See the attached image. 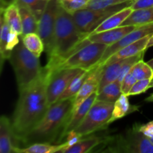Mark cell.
Segmentation results:
<instances>
[{
	"instance_id": "836d02e7",
	"label": "cell",
	"mask_w": 153,
	"mask_h": 153,
	"mask_svg": "<svg viewBox=\"0 0 153 153\" xmlns=\"http://www.w3.org/2000/svg\"><path fill=\"white\" fill-rule=\"evenodd\" d=\"M137 79L132 75V73H131V71L125 76V78L123 79V82H121V90H122V94H126V95L128 96V93H129L130 90L131 89V88L133 87V85H134L136 82H137Z\"/></svg>"
},
{
	"instance_id": "8992f818",
	"label": "cell",
	"mask_w": 153,
	"mask_h": 153,
	"mask_svg": "<svg viewBox=\"0 0 153 153\" xmlns=\"http://www.w3.org/2000/svg\"><path fill=\"white\" fill-rule=\"evenodd\" d=\"M108 46V45L100 43H91L86 45L57 66L48 76H46V80L55 72L64 69L88 70L94 68L101 59Z\"/></svg>"
},
{
	"instance_id": "2e32d148",
	"label": "cell",
	"mask_w": 153,
	"mask_h": 153,
	"mask_svg": "<svg viewBox=\"0 0 153 153\" xmlns=\"http://www.w3.org/2000/svg\"><path fill=\"white\" fill-rule=\"evenodd\" d=\"M151 36L152 35L146 36V37L137 40V41L134 42V43L122 48L116 53L112 55L103 64H108L111 63L121 61V60L134 56V55H137L142 52H144L146 50V46H147L148 41H149Z\"/></svg>"
},
{
	"instance_id": "e0dca14e",
	"label": "cell",
	"mask_w": 153,
	"mask_h": 153,
	"mask_svg": "<svg viewBox=\"0 0 153 153\" xmlns=\"http://www.w3.org/2000/svg\"><path fill=\"white\" fill-rule=\"evenodd\" d=\"M1 13L4 15V19L10 26V29L16 31L19 35H22V22L19 4L16 0H12L8 4H1Z\"/></svg>"
},
{
	"instance_id": "4316f807",
	"label": "cell",
	"mask_w": 153,
	"mask_h": 153,
	"mask_svg": "<svg viewBox=\"0 0 153 153\" xmlns=\"http://www.w3.org/2000/svg\"><path fill=\"white\" fill-rule=\"evenodd\" d=\"M121 95V82L116 80L105 86L101 91H99L97 100L114 103Z\"/></svg>"
},
{
	"instance_id": "60d3db41",
	"label": "cell",
	"mask_w": 153,
	"mask_h": 153,
	"mask_svg": "<svg viewBox=\"0 0 153 153\" xmlns=\"http://www.w3.org/2000/svg\"><path fill=\"white\" fill-rule=\"evenodd\" d=\"M149 140H150V141L153 143V137H149Z\"/></svg>"
},
{
	"instance_id": "9c48e42d",
	"label": "cell",
	"mask_w": 153,
	"mask_h": 153,
	"mask_svg": "<svg viewBox=\"0 0 153 153\" xmlns=\"http://www.w3.org/2000/svg\"><path fill=\"white\" fill-rule=\"evenodd\" d=\"M59 3L58 0H49L38 21L37 34L43 40L47 57L50 56L54 46L55 25Z\"/></svg>"
},
{
	"instance_id": "7bdbcfd3",
	"label": "cell",
	"mask_w": 153,
	"mask_h": 153,
	"mask_svg": "<svg viewBox=\"0 0 153 153\" xmlns=\"http://www.w3.org/2000/svg\"><path fill=\"white\" fill-rule=\"evenodd\" d=\"M90 1H91V0H90Z\"/></svg>"
},
{
	"instance_id": "7c38bea8",
	"label": "cell",
	"mask_w": 153,
	"mask_h": 153,
	"mask_svg": "<svg viewBox=\"0 0 153 153\" xmlns=\"http://www.w3.org/2000/svg\"><path fill=\"white\" fill-rule=\"evenodd\" d=\"M105 64H102V65H97L93 69L89 77L87 79V80L85 81L84 85H82L81 89L75 97L73 111L79 107L81 103L85 101L91 94L95 92H98Z\"/></svg>"
},
{
	"instance_id": "d6a6232c",
	"label": "cell",
	"mask_w": 153,
	"mask_h": 153,
	"mask_svg": "<svg viewBox=\"0 0 153 153\" xmlns=\"http://www.w3.org/2000/svg\"><path fill=\"white\" fill-rule=\"evenodd\" d=\"M153 78L152 79H142V80H137L134 83L131 89L130 90L128 96H135L140 95V94L145 93L148 89L153 88Z\"/></svg>"
},
{
	"instance_id": "ba28073f",
	"label": "cell",
	"mask_w": 153,
	"mask_h": 153,
	"mask_svg": "<svg viewBox=\"0 0 153 153\" xmlns=\"http://www.w3.org/2000/svg\"><path fill=\"white\" fill-rule=\"evenodd\" d=\"M114 103L97 100L93 104L84 120L75 131L84 137L109 125Z\"/></svg>"
},
{
	"instance_id": "9a60e30c",
	"label": "cell",
	"mask_w": 153,
	"mask_h": 153,
	"mask_svg": "<svg viewBox=\"0 0 153 153\" xmlns=\"http://www.w3.org/2000/svg\"><path fill=\"white\" fill-rule=\"evenodd\" d=\"M137 26L139 25H126L100 33H91L88 35V38L91 43H100L110 46L123 38Z\"/></svg>"
},
{
	"instance_id": "83f0119b",
	"label": "cell",
	"mask_w": 153,
	"mask_h": 153,
	"mask_svg": "<svg viewBox=\"0 0 153 153\" xmlns=\"http://www.w3.org/2000/svg\"><path fill=\"white\" fill-rule=\"evenodd\" d=\"M20 38L24 46L34 55L40 58L45 50L43 40L37 33H29L25 35H20Z\"/></svg>"
},
{
	"instance_id": "f1b7e54d",
	"label": "cell",
	"mask_w": 153,
	"mask_h": 153,
	"mask_svg": "<svg viewBox=\"0 0 153 153\" xmlns=\"http://www.w3.org/2000/svg\"><path fill=\"white\" fill-rule=\"evenodd\" d=\"M131 73L133 76L136 78L137 80H142V79H152L153 78V70L152 67L147 64V62H144L143 59L137 61L131 69Z\"/></svg>"
},
{
	"instance_id": "6da1fadb",
	"label": "cell",
	"mask_w": 153,
	"mask_h": 153,
	"mask_svg": "<svg viewBox=\"0 0 153 153\" xmlns=\"http://www.w3.org/2000/svg\"><path fill=\"white\" fill-rule=\"evenodd\" d=\"M47 80L44 71L30 85L19 91L12 117V126L20 143L38 124L49 108Z\"/></svg>"
},
{
	"instance_id": "8d00e7d4",
	"label": "cell",
	"mask_w": 153,
	"mask_h": 153,
	"mask_svg": "<svg viewBox=\"0 0 153 153\" xmlns=\"http://www.w3.org/2000/svg\"><path fill=\"white\" fill-rule=\"evenodd\" d=\"M140 130L146 136L151 137L153 134V120L144 124V125H140Z\"/></svg>"
},
{
	"instance_id": "ab89813d",
	"label": "cell",
	"mask_w": 153,
	"mask_h": 153,
	"mask_svg": "<svg viewBox=\"0 0 153 153\" xmlns=\"http://www.w3.org/2000/svg\"><path fill=\"white\" fill-rule=\"evenodd\" d=\"M147 64H149V65L151 67H152V69L153 70V58H152V59L149 60V61L147 62Z\"/></svg>"
},
{
	"instance_id": "44dd1931",
	"label": "cell",
	"mask_w": 153,
	"mask_h": 153,
	"mask_svg": "<svg viewBox=\"0 0 153 153\" xmlns=\"http://www.w3.org/2000/svg\"><path fill=\"white\" fill-rule=\"evenodd\" d=\"M66 148V143L52 144L48 143H35L25 147H17L14 153H55L60 152Z\"/></svg>"
},
{
	"instance_id": "3957f363",
	"label": "cell",
	"mask_w": 153,
	"mask_h": 153,
	"mask_svg": "<svg viewBox=\"0 0 153 153\" xmlns=\"http://www.w3.org/2000/svg\"><path fill=\"white\" fill-rule=\"evenodd\" d=\"M75 97L50 105L41 120L22 141L24 147L35 143L60 144L61 136L74 106Z\"/></svg>"
},
{
	"instance_id": "cb8c5ba5",
	"label": "cell",
	"mask_w": 153,
	"mask_h": 153,
	"mask_svg": "<svg viewBox=\"0 0 153 153\" xmlns=\"http://www.w3.org/2000/svg\"><path fill=\"white\" fill-rule=\"evenodd\" d=\"M19 7V13L22 22V35L29 33H37L38 30V21L37 20L32 12L24 4L18 2Z\"/></svg>"
},
{
	"instance_id": "277c9868",
	"label": "cell",
	"mask_w": 153,
	"mask_h": 153,
	"mask_svg": "<svg viewBox=\"0 0 153 153\" xmlns=\"http://www.w3.org/2000/svg\"><path fill=\"white\" fill-rule=\"evenodd\" d=\"M8 60L14 71L19 91L34 82L43 71L39 58L24 46L21 38Z\"/></svg>"
},
{
	"instance_id": "ffe728a7",
	"label": "cell",
	"mask_w": 153,
	"mask_h": 153,
	"mask_svg": "<svg viewBox=\"0 0 153 153\" xmlns=\"http://www.w3.org/2000/svg\"><path fill=\"white\" fill-rule=\"evenodd\" d=\"M153 22V7L133 10L121 26L143 25Z\"/></svg>"
},
{
	"instance_id": "7402d4cb",
	"label": "cell",
	"mask_w": 153,
	"mask_h": 153,
	"mask_svg": "<svg viewBox=\"0 0 153 153\" xmlns=\"http://www.w3.org/2000/svg\"><path fill=\"white\" fill-rule=\"evenodd\" d=\"M93 69L88 70H82V71H81L80 73L73 79V81L70 82V84L68 85V87L66 88L65 91L63 92V94H61V97H59L58 102L61 101V100H67V99L76 97V94H78L79 90L81 89L82 85H83L84 83L85 82V81H86L87 79L89 77L90 74H91Z\"/></svg>"
},
{
	"instance_id": "8fae6325",
	"label": "cell",
	"mask_w": 153,
	"mask_h": 153,
	"mask_svg": "<svg viewBox=\"0 0 153 153\" xmlns=\"http://www.w3.org/2000/svg\"><path fill=\"white\" fill-rule=\"evenodd\" d=\"M153 34V22L146 24V25H139L134 30L128 33L123 38L121 39L117 43L110 45L107 47L106 50L105 51L104 54L102 56L101 59L100 60L97 65H102L104 64L112 55L116 53L117 52L121 49L122 48L128 46V44L137 41L143 37L148 35H152Z\"/></svg>"
},
{
	"instance_id": "30bf717a",
	"label": "cell",
	"mask_w": 153,
	"mask_h": 153,
	"mask_svg": "<svg viewBox=\"0 0 153 153\" xmlns=\"http://www.w3.org/2000/svg\"><path fill=\"white\" fill-rule=\"evenodd\" d=\"M82 70V69H64L55 72L48 79L46 94L49 106L58 102L70 82Z\"/></svg>"
},
{
	"instance_id": "7a4b0ae2",
	"label": "cell",
	"mask_w": 153,
	"mask_h": 153,
	"mask_svg": "<svg viewBox=\"0 0 153 153\" xmlns=\"http://www.w3.org/2000/svg\"><path fill=\"white\" fill-rule=\"evenodd\" d=\"M89 34L82 33L76 25L73 16L59 4L55 25L54 46L50 56L48 57L43 70L48 76L55 67L65 61L74 52L91 43Z\"/></svg>"
},
{
	"instance_id": "d4e9b609",
	"label": "cell",
	"mask_w": 153,
	"mask_h": 153,
	"mask_svg": "<svg viewBox=\"0 0 153 153\" xmlns=\"http://www.w3.org/2000/svg\"><path fill=\"white\" fill-rule=\"evenodd\" d=\"M137 109V107L131 106L128 102V96L122 94L120 98L114 102L112 116L110 120L109 123H112L117 120L121 119L125 116L128 115L131 112L135 111Z\"/></svg>"
},
{
	"instance_id": "4fadbf2b",
	"label": "cell",
	"mask_w": 153,
	"mask_h": 153,
	"mask_svg": "<svg viewBox=\"0 0 153 153\" xmlns=\"http://www.w3.org/2000/svg\"><path fill=\"white\" fill-rule=\"evenodd\" d=\"M97 94L98 93L95 92L91 94L90 97H88L86 100L81 103L80 105L76 108L75 110L72 111L71 115L67 121L66 126L63 131L62 136L61 139V143H64V140L66 138V136L70 131L76 129L78 127L80 126L82 121L85 118V117L88 114V111H90L91 108L92 107L93 104L97 99Z\"/></svg>"
},
{
	"instance_id": "603a6c76",
	"label": "cell",
	"mask_w": 153,
	"mask_h": 153,
	"mask_svg": "<svg viewBox=\"0 0 153 153\" xmlns=\"http://www.w3.org/2000/svg\"><path fill=\"white\" fill-rule=\"evenodd\" d=\"M124 62H125V59L108 64H105L104 71H103L102 76L100 81L98 92L107 85L117 80L120 75Z\"/></svg>"
},
{
	"instance_id": "4dcf8cb0",
	"label": "cell",
	"mask_w": 153,
	"mask_h": 153,
	"mask_svg": "<svg viewBox=\"0 0 153 153\" xmlns=\"http://www.w3.org/2000/svg\"><path fill=\"white\" fill-rule=\"evenodd\" d=\"M60 6L66 11L73 14L77 10L86 8L90 0H58Z\"/></svg>"
},
{
	"instance_id": "ac0fdd59",
	"label": "cell",
	"mask_w": 153,
	"mask_h": 153,
	"mask_svg": "<svg viewBox=\"0 0 153 153\" xmlns=\"http://www.w3.org/2000/svg\"><path fill=\"white\" fill-rule=\"evenodd\" d=\"M104 141L102 137L95 135H88L82 137L76 144L62 149V153H86L92 152L93 149Z\"/></svg>"
},
{
	"instance_id": "f546056e",
	"label": "cell",
	"mask_w": 153,
	"mask_h": 153,
	"mask_svg": "<svg viewBox=\"0 0 153 153\" xmlns=\"http://www.w3.org/2000/svg\"><path fill=\"white\" fill-rule=\"evenodd\" d=\"M24 4L33 13L37 21L41 17L49 0H16Z\"/></svg>"
},
{
	"instance_id": "d6986e66",
	"label": "cell",
	"mask_w": 153,
	"mask_h": 153,
	"mask_svg": "<svg viewBox=\"0 0 153 153\" xmlns=\"http://www.w3.org/2000/svg\"><path fill=\"white\" fill-rule=\"evenodd\" d=\"M132 11L133 10L129 6V7H127L123 10H120V11L117 12L114 14L106 19L102 23L100 24L92 33H100L102 31L114 29V28L121 26L123 22L128 18V16L131 14Z\"/></svg>"
},
{
	"instance_id": "5b68a950",
	"label": "cell",
	"mask_w": 153,
	"mask_h": 153,
	"mask_svg": "<svg viewBox=\"0 0 153 153\" xmlns=\"http://www.w3.org/2000/svg\"><path fill=\"white\" fill-rule=\"evenodd\" d=\"M140 124L135 123L124 135L120 134L105 140L107 147L102 152L153 153V143L148 136L140 131Z\"/></svg>"
},
{
	"instance_id": "5bb4252c",
	"label": "cell",
	"mask_w": 153,
	"mask_h": 153,
	"mask_svg": "<svg viewBox=\"0 0 153 153\" xmlns=\"http://www.w3.org/2000/svg\"><path fill=\"white\" fill-rule=\"evenodd\" d=\"M19 143L10 120L2 115L0 118V152L14 153L15 149L19 147Z\"/></svg>"
},
{
	"instance_id": "f35d334b",
	"label": "cell",
	"mask_w": 153,
	"mask_h": 153,
	"mask_svg": "<svg viewBox=\"0 0 153 153\" xmlns=\"http://www.w3.org/2000/svg\"><path fill=\"white\" fill-rule=\"evenodd\" d=\"M153 87V86H152ZM146 102H153V94L146 99Z\"/></svg>"
},
{
	"instance_id": "d590c367",
	"label": "cell",
	"mask_w": 153,
	"mask_h": 153,
	"mask_svg": "<svg viewBox=\"0 0 153 153\" xmlns=\"http://www.w3.org/2000/svg\"><path fill=\"white\" fill-rule=\"evenodd\" d=\"M130 7L132 10L153 7V0H135Z\"/></svg>"
},
{
	"instance_id": "484cf974",
	"label": "cell",
	"mask_w": 153,
	"mask_h": 153,
	"mask_svg": "<svg viewBox=\"0 0 153 153\" xmlns=\"http://www.w3.org/2000/svg\"><path fill=\"white\" fill-rule=\"evenodd\" d=\"M0 23H1V32H0V70L2 71L3 65L6 60H8L10 56L11 52L7 49V43L8 34L10 33V28L7 22H6L4 15L1 13L0 17Z\"/></svg>"
},
{
	"instance_id": "52a82bcc",
	"label": "cell",
	"mask_w": 153,
	"mask_h": 153,
	"mask_svg": "<svg viewBox=\"0 0 153 153\" xmlns=\"http://www.w3.org/2000/svg\"><path fill=\"white\" fill-rule=\"evenodd\" d=\"M133 2L128 1L102 9H81L71 15L79 29L84 34H90L109 16L129 7Z\"/></svg>"
},
{
	"instance_id": "74e56055",
	"label": "cell",
	"mask_w": 153,
	"mask_h": 153,
	"mask_svg": "<svg viewBox=\"0 0 153 153\" xmlns=\"http://www.w3.org/2000/svg\"><path fill=\"white\" fill-rule=\"evenodd\" d=\"M153 46V34L152 36L150 37V38H149V41H148V43H147V46H146V49H149V48L152 47Z\"/></svg>"
},
{
	"instance_id": "e575fe53",
	"label": "cell",
	"mask_w": 153,
	"mask_h": 153,
	"mask_svg": "<svg viewBox=\"0 0 153 153\" xmlns=\"http://www.w3.org/2000/svg\"><path fill=\"white\" fill-rule=\"evenodd\" d=\"M20 41V35H19L16 31L10 29V33L8 34L7 43V49L11 52L13 49L16 46V45Z\"/></svg>"
},
{
	"instance_id": "1f68e13d",
	"label": "cell",
	"mask_w": 153,
	"mask_h": 153,
	"mask_svg": "<svg viewBox=\"0 0 153 153\" xmlns=\"http://www.w3.org/2000/svg\"><path fill=\"white\" fill-rule=\"evenodd\" d=\"M135 0H91L88 2L86 8L102 9L111 6L117 5L128 1H134Z\"/></svg>"
},
{
	"instance_id": "b9f144b4",
	"label": "cell",
	"mask_w": 153,
	"mask_h": 153,
	"mask_svg": "<svg viewBox=\"0 0 153 153\" xmlns=\"http://www.w3.org/2000/svg\"><path fill=\"white\" fill-rule=\"evenodd\" d=\"M151 137H153V134H152V136H151Z\"/></svg>"
}]
</instances>
